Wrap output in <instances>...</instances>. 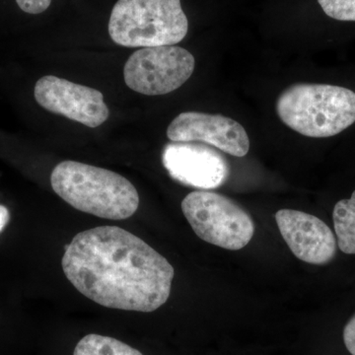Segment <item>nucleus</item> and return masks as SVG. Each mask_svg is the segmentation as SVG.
Returning <instances> with one entry per match:
<instances>
[{
    "label": "nucleus",
    "mask_w": 355,
    "mask_h": 355,
    "mask_svg": "<svg viewBox=\"0 0 355 355\" xmlns=\"http://www.w3.org/2000/svg\"><path fill=\"white\" fill-rule=\"evenodd\" d=\"M77 291L111 309L150 313L171 293L174 268L144 240L116 226L78 233L62 260Z\"/></svg>",
    "instance_id": "obj_1"
},
{
    "label": "nucleus",
    "mask_w": 355,
    "mask_h": 355,
    "mask_svg": "<svg viewBox=\"0 0 355 355\" xmlns=\"http://www.w3.org/2000/svg\"><path fill=\"white\" fill-rule=\"evenodd\" d=\"M51 184L72 207L101 218L123 220L139 209L135 187L118 173L96 166L64 161L53 170Z\"/></svg>",
    "instance_id": "obj_2"
},
{
    "label": "nucleus",
    "mask_w": 355,
    "mask_h": 355,
    "mask_svg": "<svg viewBox=\"0 0 355 355\" xmlns=\"http://www.w3.org/2000/svg\"><path fill=\"white\" fill-rule=\"evenodd\" d=\"M277 113L305 137H334L355 123V93L328 84H293L277 98Z\"/></svg>",
    "instance_id": "obj_3"
},
{
    "label": "nucleus",
    "mask_w": 355,
    "mask_h": 355,
    "mask_svg": "<svg viewBox=\"0 0 355 355\" xmlns=\"http://www.w3.org/2000/svg\"><path fill=\"white\" fill-rule=\"evenodd\" d=\"M109 35L127 48L174 46L188 34L181 0H118L109 20Z\"/></svg>",
    "instance_id": "obj_4"
},
{
    "label": "nucleus",
    "mask_w": 355,
    "mask_h": 355,
    "mask_svg": "<svg viewBox=\"0 0 355 355\" xmlns=\"http://www.w3.org/2000/svg\"><path fill=\"white\" fill-rule=\"evenodd\" d=\"M182 210L196 234L211 245L237 251L254 234L253 219L234 200L209 191L189 193Z\"/></svg>",
    "instance_id": "obj_5"
},
{
    "label": "nucleus",
    "mask_w": 355,
    "mask_h": 355,
    "mask_svg": "<svg viewBox=\"0 0 355 355\" xmlns=\"http://www.w3.org/2000/svg\"><path fill=\"white\" fill-rule=\"evenodd\" d=\"M195 65L193 55L181 46L142 48L128 58L123 77L128 87L139 94L165 95L184 85Z\"/></svg>",
    "instance_id": "obj_6"
},
{
    "label": "nucleus",
    "mask_w": 355,
    "mask_h": 355,
    "mask_svg": "<svg viewBox=\"0 0 355 355\" xmlns=\"http://www.w3.org/2000/svg\"><path fill=\"white\" fill-rule=\"evenodd\" d=\"M35 99L51 113L62 114L88 128H98L109 118V108L100 91L60 77L48 76L37 81Z\"/></svg>",
    "instance_id": "obj_7"
},
{
    "label": "nucleus",
    "mask_w": 355,
    "mask_h": 355,
    "mask_svg": "<svg viewBox=\"0 0 355 355\" xmlns=\"http://www.w3.org/2000/svg\"><path fill=\"white\" fill-rule=\"evenodd\" d=\"M162 161L173 179L202 191L222 186L230 172L225 157L202 142H171L163 150Z\"/></svg>",
    "instance_id": "obj_8"
},
{
    "label": "nucleus",
    "mask_w": 355,
    "mask_h": 355,
    "mask_svg": "<svg viewBox=\"0 0 355 355\" xmlns=\"http://www.w3.org/2000/svg\"><path fill=\"white\" fill-rule=\"evenodd\" d=\"M167 137L172 142L209 144L235 157H244L250 149L245 128L223 114L184 112L170 123Z\"/></svg>",
    "instance_id": "obj_9"
},
{
    "label": "nucleus",
    "mask_w": 355,
    "mask_h": 355,
    "mask_svg": "<svg viewBox=\"0 0 355 355\" xmlns=\"http://www.w3.org/2000/svg\"><path fill=\"white\" fill-rule=\"evenodd\" d=\"M275 219L284 241L299 260L322 266L335 258L336 236L321 219L292 209L279 210Z\"/></svg>",
    "instance_id": "obj_10"
},
{
    "label": "nucleus",
    "mask_w": 355,
    "mask_h": 355,
    "mask_svg": "<svg viewBox=\"0 0 355 355\" xmlns=\"http://www.w3.org/2000/svg\"><path fill=\"white\" fill-rule=\"evenodd\" d=\"M333 219L336 242L340 251L355 254V191L350 198L336 202Z\"/></svg>",
    "instance_id": "obj_11"
},
{
    "label": "nucleus",
    "mask_w": 355,
    "mask_h": 355,
    "mask_svg": "<svg viewBox=\"0 0 355 355\" xmlns=\"http://www.w3.org/2000/svg\"><path fill=\"white\" fill-rule=\"evenodd\" d=\"M73 355H144L127 343L110 336L90 334L77 343Z\"/></svg>",
    "instance_id": "obj_12"
},
{
    "label": "nucleus",
    "mask_w": 355,
    "mask_h": 355,
    "mask_svg": "<svg viewBox=\"0 0 355 355\" xmlns=\"http://www.w3.org/2000/svg\"><path fill=\"white\" fill-rule=\"evenodd\" d=\"M318 2L329 17L355 22V0H318Z\"/></svg>",
    "instance_id": "obj_13"
},
{
    "label": "nucleus",
    "mask_w": 355,
    "mask_h": 355,
    "mask_svg": "<svg viewBox=\"0 0 355 355\" xmlns=\"http://www.w3.org/2000/svg\"><path fill=\"white\" fill-rule=\"evenodd\" d=\"M21 10L29 14H41L50 7L51 0H16Z\"/></svg>",
    "instance_id": "obj_14"
},
{
    "label": "nucleus",
    "mask_w": 355,
    "mask_h": 355,
    "mask_svg": "<svg viewBox=\"0 0 355 355\" xmlns=\"http://www.w3.org/2000/svg\"><path fill=\"white\" fill-rule=\"evenodd\" d=\"M343 342L350 354L355 355V314L345 324L343 330Z\"/></svg>",
    "instance_id": "obj_15"
},
{
    "label": "nucleus",
    "mask_w": 355,
    "mask_h": 355,
    "mask_svg": "<svg viewBox=\"0 0 355 355\" xmlns=\"http://www.w3.org/2000/svg\"><path fill=\"white\" fill-rule=\"evenodd\" d=\"M10 220V214L4 205H0V234Z\"/></svg>",
    "instance_id": "obj_16"
}]
</instances>
